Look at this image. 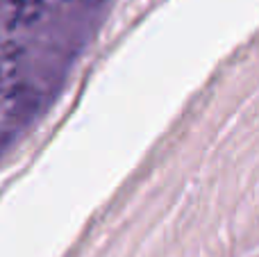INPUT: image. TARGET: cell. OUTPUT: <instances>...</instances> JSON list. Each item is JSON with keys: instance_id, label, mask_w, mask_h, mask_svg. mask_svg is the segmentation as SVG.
I'll use <instances>...</instances> for the list:
<instances>
[{"instance_id": "6da1fadb", "label": "cell", "mask_w": 259, "mask_h": 257, "mask_svg": "<svg viewBox=\"0 0 259 257\" xmlns=\"http://www.w3.org/2000/svg\"><path fill=\"white\" fill-rule=\"evenodd\" d=\"M107 0H3L5 139L57 96Z\"/></svg>"}]
</instances>
